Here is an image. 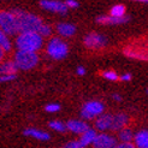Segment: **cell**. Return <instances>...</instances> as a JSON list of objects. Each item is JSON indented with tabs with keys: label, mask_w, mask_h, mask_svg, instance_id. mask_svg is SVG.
<instances>
[{
	"label": "cell",
	"mask_w": 148,
	"mask_h": 148,
	"mask_svg": "<svg viewBox=\"0 0 148 148\" xmlns=\"http://www.w3.org/2000/svg\"><path fill=\"white\" fill-rule=\"evenodd\" d=\"M14 45L17 49L38 52L43 45V38L38 32H19Z\"/></svg>",
	"instance_id": "1"
},
{
	"label": "cell",
	"mask_w": 148,
	"mask_h": 148,
	"mask_svg": "<svg viewBox=\"0 0 148 148\" xmlns=\"http://www.w3.org/2000/svg\"><path fill=\"white\" fill-rule=\"evenodd\" d=\"M18 19L19 32H38L42 24V21L36 14L25 12L23 10H13L12 11Z\"/></svg>",
	"instance_id": "2"
},
{
	"label": "cell",
	"mask_w": 148,
	"mask_h": 148,
	"mask_svg": "<svg viewBox=\"0 0 148 148\" xmlns=\"http://www.w3.org/2000/svg\"><path fill=\"white\" fill-rule=\"evenodd\" d=\"M14 63L19 70H32L34 69L39 63V56L38 52L33 51H24L18 49L14 53Z\"/></svg>",
	"instance_id": "3"
},
{
	"label": "cell",
	"mask_w": 148,
	"mask_h": 148,
	"mask_svg": "<svg viewBox=\"0 0 148 148\" xmlns=\"http://www.w3.org/2000/svg\"><path fill=\"white\" fill-rule=\"evenodd\" d=\"M0 29L9 36L19 33L18 19L12 11H0Z\"/></svg>",
	"instance_id": "4"
},
{
	"label": "cell",
	"mask_w": 148,
	"mask_h": 148,
	"mask_svg": "<svg viewBox=\"0 0 148 148\" xmlns=\"http://www.w3.org/2000/svg\"><path fill=\"white\" fill-rule=\"evenodd\" d=\"M47 54L52 58L56 59V60H60V59H64L66 56H68L69 52V47L68 45L59 38H53L51 39L49 42L47 43Z\"/></svg>",
	"instance_id": "5"
},
{
	"label": "cell",
	"mask_w": 148,
	"mask_h": 148,
	"mask_svg": "<svg viewBox=\"0 0 148 148\" xmlns=\"http://www.w3.org/2000/svg\"><path fill=\"white\" fill-rule=\"evenodd\" d=\"M103 112V105L99 101H89L83 106L81 116L84 119H93Z\"/></svg>",
	"instance_id": "6"
},
{
	"label": "cell",
	"mask_w": 148,
	"mask_h": 148,
	"mask_svg": "<svg viewBox=\"0 0 148 148\" xmlns=\"http://www.w3.org/2000/svg\"><path fill=\"white\" fill-rule=\"evenodd\" d=\"M40 5L46 11L54 12V13L65 14L66 11H68V7H66L65 3L59 1V0H41Z\"/></svg>",
	"instance_id": "7"
},
{
	"label": "cell",
	"mask_w": 148,
	"mask_h": 148,
	"mask_svg": "<svg viewBox=\"0 0 148 148\" xmlns=\"http://www.w3.org/2000/svg\"><path fill=\"white\" fill-rule=\"evenodd\" d=\"M107 43L105 36H102L97 33H90L84 38V45L88 48H102Z\"/></svg>",
	"instance_id": "8"
},
{
	"label": "cell",
	"mask_w": 148,
	"mask_h": 148,
	"mask_svg": "<svg viewBox=\"0 0 148 148\" xmlns=\"http://www.w3.org/2000/svg\"><path fill=\"white\" fill-rule=\"evenodd\" d=\"M93 145L95 148H113L117 146V141L112 136L105 134V132H101V134L95 135Z\"/></svg>",
	"instance_id": "9"
},
{
	"label": "cell",
	"mask_w": 148,
	"mask_h": 148,
	"mask_svg": "<svg viewBox=\"0 0 148 148\" xmlns=\"http://www.w3.org/2000/svg\"><path fill=\"white\" fill-rule=\"evenodd\" d=\"M65 125H66V130H69V131L73 132V134H77V135H81L82 132H84L88 128H89V125H88L86 122L78 121V119H71Z\"/></svg>",
	"instance_id": "10"
},
{
	"label": "cell",
	"mask_w": 148,
	"mask_h": 148,
	"mask_svg": "<svg viewBox=\"0 0 148 148\" xmlns=\"http://www.w3.org/2000/svg\"><path fill=\"white\" fill-rule=\"evenodd\" d=\"M112 117L111 114H99L98 118L95 119V129L99 131H106L111 129V124H112Z\"/></svg>",
	"instance_id": "11"
},
{
	"label": "cell",
	"mask_w": 148,
	"mask_h": 148,
	"mask_svg": "<svg viewBox=\"0 0 148 148\" xmlns=\"http://www.w3.org/2000/svg\"><path fill=\"white\" fill-rule=\"evenodd\" d=\"M98 23L105 24V25H116V24H122L129 21V17L123 16V17H114V16H100L98 17Z\"/></svg>",
	"instance_id": "12"
},
{
	"label": "cell",
	"mask_w": 148,
	"mask_h": 148,
	"mask_svg": "<svg viewBox=\"0 0 148 148\" xmlns=\"http://www.w3.org/2000/svg\"><path fill=\"white\" fill-rule=\"evenodd\" d=\"M18 68L14 60H3L0 62V75H16Z\"/></svg>",
	"instance_id": "13"
},
{
	"label": "cell",
	"mask_w": 148,
	"mask_h": 148,
	"mask_svg": "<svg viewBox=\"0 0 148 148\" xmlns=\"http://www.w3.org/2000/svg\"><path fill=\"white\" fill-rule=\"evenodd\" d=\"M128 123H129V117L127 114L121 113V114L113 116L112 117V124H111V129L114 130V131H118L122 128L127 127Z\"/></svg>",
	"instance_id": "14"
},
{
	"label": "cell",
	"mask_w": 148,
	"mask_h": 148,
	"mask_svg": "<svg viewBox=\"0 0 148 148\" xmlns=\"http://www.w3.org/2000/svg\"><path fill=\"white\" fill-rule=\"evenodd\" d=\"M23 134L25 136H29V137H33V138H36L39 141H48L51 138L49 134L45 131H41V130H38V129H34V128H29V129H25Z\"/></svg>",
	"instance_id": "15"
},
{
	"label": "cell",
	"mask_w": 148,
	"mask_h": 148,
	"mask_svg": "<svg viewBox=\"0 0 148 148\" xmlns=\"http://www.w3.org/2000/svg\"><path fill=\"white\" fill-rule=\"evenodd\" d=\"M95 135H97V131H95L94 129H90V128H88L84 132H82V134H81L79 140H78L81 146H82V148L89 146V145H93Z\"/></svg>",
	"instance_id": "16"
},
{
	"label": "cell",
	"mask_w": 148,
	"mask_h": 148,
	"mask_svg": "<svg viewBox=\"0 0 148 148\" xmlns=\"http://www.w3.org/2000/svg\"><path fill=\"white\" fill-rule=\"evenodd\" d=\"M57 32L59 33V35L64 36V38H70L76 33V28L73 24L70 23H59L57 25Z\"/></svg>",
	"instance_id": "17"
},
{
	"label": "cell",
	"mask_w": 148,
	"mask_h": 148,
	"mask_svg": "<svg viewBox=\"0 0 148 148\" xmlns=\"http://www.w3.org/2000/svg\"><path fill=\"white\" fill-rule=\"evenodd\" d=\"M134 141L138 148H148V130H141L134 135Z\"/></svg>",
	"instance_id": "18"
},
{
	"label": "cell",
	"mask_w": 148,
	"mask_h": 148,
	"mask_svg": "<svg viewBox=\"0 0 148 148\" xmlns=\"http://www.w3.org/2000/svg\"><path fill=\"white\" fill-rule=\"evenodd\" d=\"M0 46L5 49L6 53L12 49V43H11V40H10V36L6 33H4L1 29H0Z\"/></svg>",
	"instance_id": "19"
},
{
	"label": "cell",
	"mask_w": 148,
	"mask_h": 148,
	"mask_svg": "<svg viewBox=\"0 0 148 148\" xmlns=\"http://www.w3.org/2000/svg\"><path fill=\"white\" fill-rule=\"evenodd\" d=\"M119 131V140L121 142H131L134 140V132H132L129 128H122Z\"/></svg>",
	"instance_id": "20"
},
{
	"label": "cell",
	"mask_w": 148,
	"mask_h": 148,
	"mask_svg": "<svg viewBox=\"0 0 148 148\" xmlns=\"http://www.w3.org/2000/svg\"><path fill=\"white\" fill-rule=\"evenodd\" d=\"M111 16H114V17H123L125 16V6L124 5H114L112 9H111L110 12Z\"/></svg>",
	"instance_id": "21"
},
{
	"label": "cell",
	"mask_w": 148,
	"mask_h": 148,
	"mask_svg": "<svg viewBox=\"0 0 148 148\" xmlns=\"http://www.w3.org/2000/svg\"><path fill=\"white\" fill-rule=\"evenodd\" d=\"M49 128L58 131V132L66 131V125L60 121H52V122H49Z\"/></svg>",
	"instance_id": "22"
},
{
	"label": "cell",
	"mask_w": 148,
	"mask_h": 148,
	"mask_svg": "<svg viewBox=\"0 0 148 148\" xmlns=\"http://www.w3.org/2000/svg\"><path fill=\"white\" fill-rule=\"evenodd\" d=\"M125 54L128 57H131V58H138V59H142V60H148V54H145V53H141V52H134V51H125Z\"/></svg>",
	"instance_id": "23"
},
{
	"label": "cell",
	"mask_w": 148,
	"mask_h": 148,
	"mask_svg": "<svg viewBox=\"0 0 148 148\" xmlns=\"http://www.w3.org/2000/svg\"><path fill=\"white\" fill-rule=\"evenodd\" d=\"M38 33L42 36V38H47V36H49L51 35V33H52V29H51V27L49 25H47V24H41V27L39 28V30H38Z\"/></svg>",
	"instance_id": "24"
},
{
	"label": "cell",
	"mask_w": 148,
	"mask_h": 148,
	"mask_svg": "<svg viewBox=\"0 0 148 148\" xmlns=\"http://www.w3.org/2000/svg\"><path fill=\"white\" fill-rule=\"evenodd\" d=\"M45 110L48 113H56L58 111H60V105H59V103H48L45 107Z\"/></svg>",
	"instance_id": "25"
},
{
	"label": "cell",
	"mask_w": 148,
	"mask_h": 148,
	"mask_svg": "<svg viewBox=\"0 0 148 148\" xmlns=\"http://www.w3.org/2000/svg\"><path fill=\"white\" fill-rule=\"evenodd\" d=\"M102 76L110 81H117L118 79V75L114 71H105V72H102Z\"/></svg>",
	"instance_id": "26"
},
{
	"label": "cell",
	"mask_w": 148,
	"mask_h": 148,
	"mask_svg": "<svg viewBox=\"0 0 148 148\" xmlns=\"http://www.w3.org/2000/svg\"><path fill=\"white\" fill-rule=\"evenodd\" d=\"M65 5H66L68 9H77L78 7V3L76 1V0H66Z\"/></svg>",
	"instance_id": "27"
},
{
	"label": "cell",
	"mask_w": 148,
	"mask_h": 148,
	"mask_svg": "<svg viewBox=\"0 0 148 148\" xmlns=\"http://www.w3.org/2000/svg\"><path fill=\"white\" fill-rule=\"evenodd\" d=\"M65 147L66 148H82V146H81L78 140H77V141H70V142H68Z\"/></svg>",
	"instance_id": "28"
},
{
	"label": "cell",
	"mask_w": 148,
	"mask_h": 148,
	"mask_svg": "<svg viewBox=\"0 0 148 148\" xmlns=\"http://www.w3.org/2000/svg\"><path fill=\"white\" fill-rule=\"evenodd\" d=\"M118 148H132L134 147V145H132L131 142H121L118 146H116Z\"/></svg>",
	"instance_id": "29"
},
{
	"label": "cell",
	"mask_w": 148,
	"mask_h": 148,
	"mask_svg": "<svg viewBox=\"0 0 148 148\" xmlns=\"http://www.w3.org/2000/svg\"><path fill=\"white\" fill-rule=\"evenodd\" d=\"M77 75H79V76H84L86 75V69L83 68V66H78L77 68Z\"/></svg>",
	"instance_id": "30"
},
{
	"label": "cell",
	"mask_w": 148,
	"mask_h": 148,
	"mask_svg": "<svg viewBox=\"0 0 148 148\" xmlns=\"http://www.w3.org/2000/svg\"><path fill=\"white\" fill-rule=\"evenodd\" d=\"M5 54H6V52H5V49L0 46V62H3L4 59H5Z\"/></svg>",
	"instance_id": "31"
},
{
	"label": "cell",
	"mask_w": 148,
	"mask_h": 148,
	"mask_svg": "<svg viewBox=\"0 0 148 148\" xmlns=\"http://www.w3.org/2000/svg\"><path fill=\"white\" fill-rule=\"evenodd\" d=\"M121 79L125 81V82H127V81H130L131 79V75H130V73H124V75L121 77Z\"/></svg>",
	"instance_id": "32"
},
{
	"label": "cell",
	"mask_w": 148,
	"mask_h": 148,
	"mask_svg": "<svg viewBox=\"0 0 148 148\" xmlns=\"http://www.w3.org/2000/svg\"><path fill=\"white\" fill-rule=\"evenodd\" d=\"M113 98H114V100H117V101H121V97L118 94H114L113 95Z\"/></svg>",
	"instance_id": "33"
},
{
	"label": "cell",
	"mask_w": 148,
	"mask_h": 148,
	"mask_svg": "<svg viewBox=\"0 0 148 148\" xmlns=\"http://www.w3.org/2000/svg\"><path fill=\"white\" fill-rule=\"evenodd\" d=\"M135 1H140V3H148V0H135Z\"/></svg>",
	"instance_id": "34"
},
{
	"label": "cell",
	"mask_w": 148,
	"mask_h": 148,
	"mask_svg": "<svg viewBox=\"0 0 148 148\" xmlns=\"http://www.w3.org/2000/svg\"><path fill=\"white\" fill-rule=\"evenodd\" d=\"M147 94H148V89H147Z\"/></svg>",
	"instance_id": "35"
}]
</instances>
